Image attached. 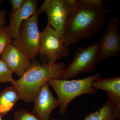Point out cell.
<instances>
[{"label": "cell", "instance_id": "cell-1", "mask_svg": "<svg viewBox=\"0 0 120 120\" xmlns=\"http://www.w3.org/2000/svg\"><path fill=\"white\" fill-rule=\"evenodd\" d=\"M112 10L93 7L84 0H75L71 15L65 27L64 38L69 46L82 39L92 38L105 26V17Z\"/></svg>", "mask_w": 120, "mask_h": 120}, {"label": "cell", "instance_id": "cell-2", "mask_svg": "<svg viewBox=\"0 0 120 120\" xmlns=\"http://www.w3.org/2000/svg\"><path fill=\"white\" fill-rule=\"evenodd\" d=\"M66 65L64 62L52 65L43 64L35 60L30 66L13 85L20 98L27 103L33 102L42 86L50 79H60Z\"/></svg>", "mask_w": 120, "mask_h": 120}, {"label": "cell", "instance_id": "cell-3", "mask_svg": "<svg viewBox=\"0 0 120 120\" xmlns=\"http://www.w3.org/2000/svg\"><path fill=\"white\" fill-rule=\"evenodd\" d=\"M101 76V73H98L81 79L69 80L53 79L49 80L47 82L58 97L59 113L64 115L69 103L78 96L85 94H96L98 90L92 86V83Z\"/></svg>", "mask_w": 120, "mask_h": 120}, {"label": "cell", "instance_id": "cell-4", "mask_svg": "<svg viewBox=\"0 0 120 120\" xmlns=\"http://www.w3.org/2000/svg\"><path fill=\"white\" fill-rule=\"evenodd\" d=\"M39 57L43 64L52 65L60 58L68 56L69 46L49 24L41 32Z\"/></svg>", "mask_w": 120, "mask_h": 120}, {"label": "cell", "instance_id": "cell-5", "mask_svg": "<svg viewBox=\"0 0 120 120\" xmlns=\"http://www.w3.org/2000/svg\"><path fill=\"white\" fill-rule=\"evenodd\" d=\"M39 15L37 11L22 22L20 28L19 41L12 40L11 43L31 61L35 60L40 49L41 32L38 27Z\"/></svg>", "mask_w": 120, "mask_h": 120}, {"label": "cell", "instance_id": "cell-6", "mask_svg": "<svg viewBox=\"0 0 120 120\" xmlns=\"http://www.w3.org/2000/svg\"><path fill=\"white\" fill-rule=\"evenodd\" d=\"M98 41L76 50L73 60L64 69L60 79L68 80L81 73L93 72L98 61Z\"/></svg>", "mask_w": 120, "mask_h": 120}, {"label": "cell", "instance_id": "cell-7", "mask_svg": "<svg viewBox=\"0 0 120 120\" xmlns=\"http://www.w3.org/2000/svg\"><path fill=\"white\" fill-rule=\"evenodd\" d=\"M75 0H45L38 11L47 15V23L64 38L65 27L73 9Z\"/></svg>", "mask_w": 120, "mask_h": 120}, {"label": "cell", "instance_id": "cell-8", "mask_svg": "<svg viewBox=\"0 0 120 120\" xmlns=\"http://www.w3.org/2000/svg\"><path fill=\"white\" fill-rule=\"evenodd\" d=\"M119 23L117 18H112L106 28L101 41H98V63L109 57L120 56Z\"/></svg>", "mask_w": 120, "mask_h": 120}, {"label": "cell", "instance_id": "cell-9", "mask_svg": "<svg viewBox=\"0 0 120 120\" xmlns=\"http://www.w3.org/2000/svg\"><path fill=\"white\" fill-rule=\"evenodd\" d=\"M34 102L32 112L38 116L41 120H49L52 111L60 105L58 99L53 95L47 82L40 88Z\"/></svg>", "mask_w": 120, "mask_h": 120}, {"label": "cell", "instance_id": "cell-10", "mask_svg": "<svg viewBox=\"0 0 120 120\" xmlns=\"http://www.w3.org/2000/svg\"><path fill=\"white\" fill-rule=\"evenodd\" d=\"M0 56L11 71L20 77L24 75L31 64L27 56L11 43L6 47Z\"/></svg>", "mask_w": 120, "mask_h": 120}, {"label": "cell", "instance_id": "cell-11", "mask_svg": "<svg viewBox=\"0 0 120 120\" xmlns=\"http://www.w3.org/2000/svg\"><path fill=\"white\" fill-rule=\"evenodd\" d=\"M38 2V0H24L22 7L19 10L15 12L11 11L9 16L10 22L8 28L13 41H19V29L21 24L24 20L37 12Z\"/></svg>", "mask_w": 120, "mask_h": 120}, {"label": "cell", "instance_id": "cell-12", "mask_svg": "<svg viewBox=\"0 0 120 120\" xmlns=\"http://www.w3.org/2000/svg\"><path fill=\"white\" fill-rule=\"evenodd\" d=\"M92 86L97 90L100 89L106 92L114 112L120 120V76L98 79L93 82Z\"/></svg>", "mask_w": 120, "mask_h": 120}, {"label": "cell", "instance_id": "cell-13", "mask_svg": "<svg viewBox=\"0 0 120 120\" xmlns=\"http://www.w3.org/2000/svg\"><path fill=\"white\" fill-rule=\"evenodd\" d=\"M20 99L19 93L13 86L5 88L0 93V114L1 116H4L11 110Z\"/></svg>", "mask_w": 120, "mask_h": 120}, {"label": "cell", "instance_id": "cell-14", "mask_svg": "<svg viewBox=\"0 0 120 120\" xmlns=\"http://www.w3.org/2000/svg\"><path fill=\"white\" fill-rule=\"evenodd\" d=\"M53 120H60L52 117ZM119 120L114 112L109 100L103 103L98 110L87 115L83 120Z\"/></svg>", "mask_w": 120, "mask_h": 120}, {"label": "cell", "instance_id": "cell-15", "mask_svg": "<svg viewBox=\"0 0 120 120\" xmlns=\"http://www.w3.org/2000/svg\"><path fill=\"white\" fill-rule=\"evenodd\" d=\"M13 72L11 71L4 61L0 59V83L9 82L13 85L16 82V80L12 77Z\"/></svg>", "mask_w": 120, "mask_h": 120}, {"label": "cell", "instance_id": "cell-16", "mask_svg": "<svg viewBox=\"0 0 120 120\" xmlns=\"http://www.w3.org/2000/svg\"><path fill=\"white\" fill-rule=\"evenodd\" d=\"M12 40L8 27H0V55L6 47L11 44Z\"/></svg>", "mask_w": 120, "mask_h": 120}, {"label": "cell", "instance_id": "cell-17", "mask_svg": "<svg viewBox=\"0 0 120 120\" xmlns=\"http://www.w3.org/2000/svg\"><path fill=\"white\" fill-rule=\"evenodd\" d=\"M15 120H41L36 114L24 109L19 110L15 112Z\"/></svg>", "mask_w": 120, "mask_h": 120}, {"label": "cell", "instance_id": "cell-18", "mask_svg": "<svg viewBox=\"0 0 120 120\" xmlns=\"http://www.w3.org/2000/svg\"><path fill=\"white\" fill-rule=\"evenodd\" d=\"M84 2L88 4L98 8H103V5L109 1L102 0H84Z\"/></svg>", "mask_w": 120, "mask_h": 120}, {"label": "cell", "instance_id": "cell-19", "mask_svg": "<svg viewBox=\"0 0 120 120\" xmlns=\"http://www.w3.org/2000/svg\"><path fill=\"white\" fill-rule=\"evenodd\" d=\"M24 0H9V3L12 7V11L15 12L19 10L24 2Z\"/></svg>", "mask_w": 120, "mask_h": 120}, {"label": "cell", "instance_id": "cell-20", "mask_svg": "<svg viewBox=\"0 0 120 120\" xmlns=\"http://www.w3.org/2000/svg\"><path fill=\"white\" fill-rule=\"evenodd\" d=\"M7 13L6 11L4 9L0 11V27L4 26L6 23V15Z\"/></svg>", "mask_w": 120, "mask_h": 120}, {"label": "cell", "instance_id": "cell-21", "mask_svg": "<svg viewBox=\"0 0 120 120\" xmlns=\"http://www.w3.org/2000/svg\"><path fill=\"white\" fill-rule=\"evenodd\" d=\"M0 120H3L2 119V117L1 116L0 114Z\"/></svg>", "mask_w": 120, "mask_h": 120}]
</instances>
